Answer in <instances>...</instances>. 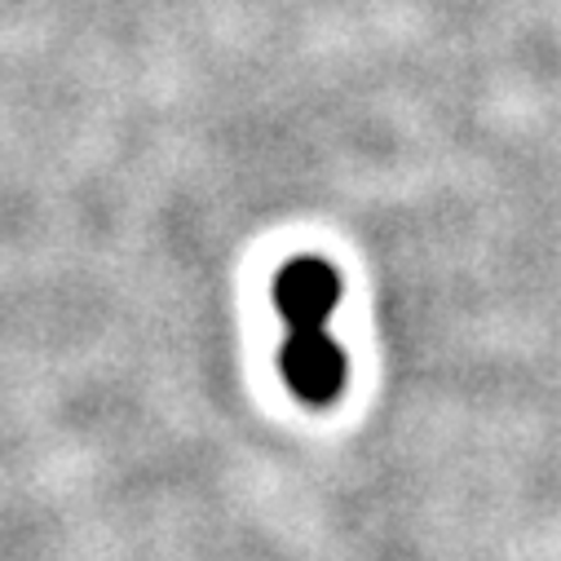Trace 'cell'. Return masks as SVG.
<instances>
[{"label":"cell","instance_id":"obj_1","mask_svg":"<svg viewBox=\"0 0 561 561\" xmlns=\"http://www.w3.org/2000/svg\"><path fill=\"white\" fill-rule=\"evenodd\" d=\"M336 301H341V278L319 256H293L274 274V310L288 323L278 367H284L288 389L310 407L336 402L350 376V363L328 332Z\"/></svg>","mask_w":561,"mask_h":561}]
</instances>
